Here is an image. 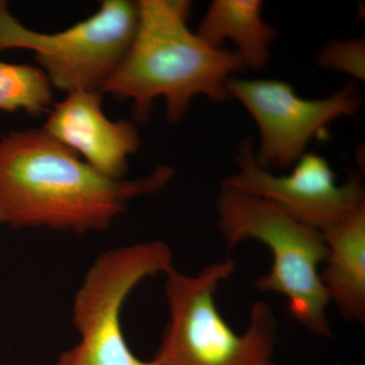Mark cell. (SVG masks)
<instances>
[{"mask_svg": "<svg viewBox=\"0 0 365 365\" xmlns=\"http://www.w3.org/2000/svg\"><path fill=\"white\" fill-rule=\"evenodd\" d=\"M174 177L160 165L138 179L93 169L42 128L0 139V223L86 234L107 230L139 196L158 193Z\"/></svg>", "mask_w": 365, "mask_h": 365, "instance_id": "6da1fadb", "label": "cell"}, {"mask_svg": "<svg viewBox=\"0 0 365 365\" xmlns=\"http://www.w3.org/2000/svg\"><path fill=\"white\" fill-rule=\"evenodd\" d=\"M191 6L186 0L138 2L130 48L101 93L131 100L139 121L148 119L158 98H165L173 123L186 115L196 96L225 102L230 76L246 69L237 52L211 47L190 30Z\"/></svg>", "mask_w": 365, "mask_h": 365, "instance_id": "7a4b0ae2", "label": "cell"}, {"mask_svg": "<svg viewBox=\"0 0 365 365\" xmlns=\"http://www.w3.org/2000/svg\"><path fill=\"white\" fill-rule=\"evenodd\" d=\"M218 227L227 250L247 239L260 241L272 253V267L256 281L260 292L287 297L290 314L307 330L330 336V304L319 265L325 262L323 234L288 215L267 199L222 186L217 200Z\"/></svg>", "mask_w": 365, "mask_h": 365, "instance_id": "3957f363", "label": "cell"}, {"mask_svg": "<svg viewBox=\"0 0 365 365\" xmlns=\"http://www.w3.org/2000/svg\"><path fill=\"white\" fill-rule=\"evenodd\" d=\"M232 259L196 275L172 267L165 273L170 319L153 361L155 365H265L272 356L277 321L266 302L252 307L248 328L235 334L218 312L215 294L235 272Z\"/></svg>", "mask_w": 365, "mask_h": 365, "instance_id": "277c9868", "label": "cell"}, {"mask_svg": "<svg viewBox=\"0 0 365 365\" xmlns=\"http://www.w3.org/2000/svg\"><path fill=\"white\" fill-rule=\"evenodd\" d=\"M138 24V2L105 0L93 16L58 33L26 28L0 0V52L32 51L52 88L100 91L130 48Z\"/></svg>", "mask_w": 365, "mask_h": 365, "instance_id": "5b68a950", "label": "cell"}, {"mask_svg": "<svg viewBox=\"0 0 365 365\" xmlns=\"http://www.w3.org/2000/svg\"><path fill=\"white\" fill-rule=\"evenodd\" d=\"M172 267V251L160 241L120 247L98 256L72 304L78 342L60 355L56 365H155L153 360H139L129 349L121 311L139 283Z\"/></svg>", "mask_w": 365, "mask_h": 365, "instance_id": "8992f818", "label": "cell"}, {"mask_svg": "<svg viewBox=\"0 0 365 365\" xmlns=\"http://www.w3.org/2000/svg\"><path fill=\"white\" fill-rule=\"evenodd\" d=\"M227 88L258 125L261 143L254 157L265 170L295 165L312 139L338 118L354 116L361 102L353 85L319 100L300 98L294 86L276 79L230 78Z\"/></svg>", "mask_w": 365, "mask_h": 365, "instance_id": "52a82bcc", "label": "cell"}, {"mask_svg": "<svg viewBox=\"0 0 365 365\" xmlns=\"http://www.w3.org/2000/svg\"><path fill=\"white\" fill-rule=\"evenodd\" d=\"M251 140L237 150L239 170L222 186L267 199L288 215L324 232L365 203L361 179L351 174L338 185L335 173L325 158L304 153L287 176H275L255 160Z\"/></svg>", "mask_w": 365, "mask_h": 365, "instance_id": "ba28073f", "label": "cell"}, {"mask_svg": "<svg viewBox=\"0 0 365 365\" xmlns=\"http://www.w3.org/2000/svg\"><path fill=\"white\" fill-rule=\"evenodd\" d=\"M43 130L76 153L93 169L124 179L128 160L140 145L138 130L128 120L112 121L103 109L100 91H74L55 103Z\"/></svg>", "mask_w": 365, "mask_h": 365, "instance_id": "9c48e42d", "label": "cell"}, {"mask_svg": "<svg viewBox=\"0 0 365 365\" xmlns=\"http://www.w3.org/2000/svg\"><path fill=\"white\" fill-rule=\"evenodd\" d=\"M327 246L321 274L327 297L348 321L365 319V203L322 232Z\"/></svg>", "mask_w": 365, "mask_h": 365, "instance_id": "30bf717a", "label": "cell"}, {"mask_svg": "<svg viewBox=\"0 0 365 365\" xmlns=\"http://www.w3.org/2000/svg\"><path fill=\"white\" fill-rule=\"evenodd\" d=\"M260 0H215L208 7L197 35L213 48L232 40L245 68L260 71L268 63L276 31L262 18Z\"/></svg>", "mask_w": 365, "mask_h": 365, "instance_id": "8fae6325", "label": "cell"}, {"mask_svg": "<svg viewBox=\"0 0 365 365\" xmlns=\"http://www.w3.org/2000/svg\"><path fill=\"white\" fill-rule=\"evenodd\" d=\"M52 86L39 67L0 60V111L39 116L51 109Z\"/></svg>", "mask_w": 365, "mask_h": 365, "instance_id": "7c38bea8", "label": "cell"}, {"mask_svg": "<svg viewBox=\"0 0 365 365\" xmlns=\"http://www.w3.org/2000/svg\"><path fill=\"white\" fill-rule=\"evenodd\" d=\"M318 61L325 68L344 72L359 81H364V41L356 39L330 43L319 53Z\"/></svg>", "mask_w": 365, "mask_h": 365, "instance_id": "4fadbf2b", "label": "cell"}, {"mask_svg": "<svg viewBox=\"0 0 365 365\" xmlns=\"http://www.w3.org/2000/svg\"><path fill=\"white\" fill-rule=\"evenodd\" d=\"M265 365H275V364H272V362L269 361V362H267V364H266Z\"/></svg>", "mask_w": 365, "mask_h": 365, "instance_id": "5bb4252c", "label": "cell"}]
</instances>
